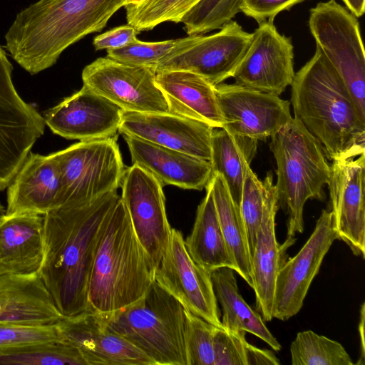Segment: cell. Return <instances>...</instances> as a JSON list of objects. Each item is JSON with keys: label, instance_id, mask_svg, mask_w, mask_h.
Listing matches in <instances>:
<instances>
[{"label": "cell", "instance_id": "obj_34", "mask_svg": "<svg viewBox=\"0 0 365 365\" xmlns=\"http://www.w3.org/2000/svg\"><path fill=\"white\" fill-rule=\"evenodd\" d=\"M201 0H143L128 4L125 9L128 24L138 31H148L166 22H180L182 17Z\"/></svg>", "mask_w": 365, "mask_h": 365}, {"label": "cell", "instance_id": "obj_3", "mask_svg": "<svg viewBox=\"0 0 365 365\" xmlns=\"http://www.w3.org/2000/svg\"><path fill=\"white\" fill-rule=\"evenodd\" d=\"M290 86L294 118L318 140L327 159L365 153V123L344 82L319 48L294 74Z\"/></svg>", "mask_w": 365, "mask_h": 365}, {"label": "cell", "instance_id": "obj_15", "mask_svg": "<svg viewBox=\"0 0 365 365\" xmlns=\"http://www.w3.org/2000/svg\"><path fill=\"white\" fill-rule=\"evenodd\" d=\"M224 119L222 128L257 140L271 138L292 117L290 102L271 93L236 83L215 86Z\"/></svg>", "mask_w": 365, "mask_h": 365}, {"label": "cell", "instance_id": "obj_42", "mask_svg": "<svg viewBox=\"0 0 365 365\" xmlns=\"http://www.w3.org/2000/svg\"><path fill=\"white\" fill-rule=\"evenodd\" d=\"M348 10L356 17L361 16L365 11V0H342Z\"/></svg>", "mask_w": 365, "mask_h": 365}, {"label": "cell", "instance_id": "obj_29", "mask_svg": "<svg viewBox=\"0 0 365 365\" xmlns=\"http://www.w3.org/2000/svg\"><path fill=\"white\" fill-rule=\"evenodd\" d=\"M208 185L235 272L253 289L251 255L240 206L231 196L221 175L214 173Z\"/></svg>", "mask_w": 365, "mask_h": 365}, {"label": "cell", "instance_id": "obj_14", "mask_svg": "<svg viewBox=\"0 0 365 365\" xmlns=\"http://www.w3.org/2000/svg\"><path fill=\"white\" fill-rule=\"evenodd\" d=\"M258 24L232 78L237 85L279 96L294 77L293 45L277 31L274 20Z\"/></svg>", "mask_w": 365, "mask_h": 365}, {"label": "cell", "instance_id": "obj_9", "mask_svg": "<svg viewBox=\"0 0 365 365\" xmlns=\"http://www.w3.org/2000/svg\"><path fill=\"white\" fill-rule=\"evenodd\" d=\"M12 71L0 46V192L8 187L46 125L43 117L19 96Z\"/></svg>", "mask_w": 365, "mask_h": 365}, {"label": "cell", "instance_id": "obj_2", "mask_svg": "<svg viewBox=\"0 0 365 365\" xmlns=\"http://www.w3.org/2000/svg\"><path fill=\"white\" fill-rule=\"evenodd\" d=\"M125 0H38L20 11L4 48L31 75L51 66L70 46L100 32Z\"/></svg>", "mask_w": 365, "mask_h": 365}, {"label": "cell", "instance_id": "obj_20", "mask_svg": "<svg viewBox=\"0 0 365 365\" xmlns=\"http://www.w3.org/2000/svg\"><path fill=\"white\" fill-rule=\"evenodd\" d=\"M214 129L205 123L169 112L123 110L118 133L210 161Z\"/></svg>", "mask_w": 365, "mask_h": 365}, {"label": "cell", "instance_id": "obj_28", "mask_svg": "<svg viewBox=\"0 0 365 365\" xmlns=\"http://www.w3.org/2000/svg\"><path fill=\"white\" fill-rule=\"evenodd\" d=\"M205 189L206 195L198 205L192 230L185 240L186 249L192 260L210 272L225 267L235 270L209 185Z\"/></svg>", "mask_w": 365, "mask_h": 365}, {"label": "cell", "instance_id": "obj_35", "mask_svg": "<svg viewBox=\"0 0 365 365\" xmlns=\"http://www.w3.org/2000/svg\"><path fill=\"white\" fill-rule=\"evenodd\" d=\"M274 187L272 172L267 173L264 178L260 180L253 172L251 166L247 168L243 184L240 209L246 227L251 256L262 220L266 201Z\"/></svg>", "mask_w": 365, "mask_h": 365}, {"label": "cell", "instance_id": "obj_40", "mask_svg": "<svg viewBox=\"0 0 365 365\" xmlns=\"http://www.w3.org/2000/svg\"><path fill=\"white\" fill-rule=\"evenodd\" d=\"M305 0H241L240 11L258 23L274 20L280 12Z\"/></svg>", "mask_w": 365, "mask_h": 365}, {"label": "cell", "instance_id": "obj_8", "mask_svg": "<svg viewBox=\"0 0 365 365\" xmlns=\"http://www.w3.org/2000/svg\"><path fill=\"white\" fill-rule=\"evenodd\" d=\"M53 153L62 180L59 208L90 202L120 187L126 168L117 135L80 141Z\"/></svg>", "mask_w": 365, "mask_h": 365}, {"label": "cell", "instance_id": "obj_45", "mask_svg": "<svg viewBox=\"0 0 365 365\" xmlns=\"http://www.w3.org/2000/svg\"><path fill=\"white\" fill-rule=\"evenodd\" d=\"M6 210L4 206L0 203V219L5 215Z\"/></svg>", "mask_w": 365, "mask_h": 365}, {"label": "cell", "instance_id": "obj_38", "mask_svg": "<svg viewBox=\"0 0 365 365\" xmlns=\"http://www.w3.org/2000/svg\"><path fill=\"white\" fill-rule=\"evenodd\" d=\"M61 341L56 323L24 325L0 323V350L13 346Z\"/></svg>", "mask_w": 365, "mask_h": 365}, {"label": "cell", "instance_id": "obj_6", "mask_svg": "<svg viewBox=\"0 0 365 365\" xmlns=\"http://www.w3.org/2000/svg\"><path fill=\"white\" fill-rule=\"evenodd\" d=\"M98 314L110 330L143 352L155 365H187L185 308L155 281L136 302Z\"/></svg>", "mask_w": 365, "mask_h": 365}, {"label": "cell", "instance_id": "obj_37", "mask_svg": "<svg viewBox=\"0 0 365 365\" xmlns=\"http://www.w3.org/2000/svg\"><path fill=\"white\" fill-rule=\"evenodd\" d=\"M185 311L187 365H214L213 332L215 327L185 309Z\"/></svg>", "mask_w": 365, "mask_h": 365}, {"label": "cell", "instance_id": "obj_5", "mask_svg": "<svg viewBox=\"0 0 365 365\" xmlns=\"http://www.w3.org/2000/svg\"><path fill=\"white\" fill-rule=\"evenodd\" d=\"M269 148L277 163L278 206L287 215V237L304 232V207L308 200L324 201L330 164L321 143L292 118L272 137Z\"/></svg>", "mask_w": 365, "mask_h": 365}, {"label": "cell", "instance_id": "obj_25", "mask_svg": "<svg viewBox=\"0 0 365 365\" xmlns=\"http://www.w3.org/2000/svg\"><path fill=\"white\" fill-rule=\"evenodd\" d=\"M43 255V215L5 213L0 219L1 274L37 273Z\"/></svg>", "mask_w": 365, "mask_h": 365}, {"label": "cell", "instance_id": "obj_4", "mask_svg": "<svg viewBox=\"0 0 365 365\" xmlns=\"http://www.w3.org/2000/svg\"><path fill=\"white\" fill-rule=\"evenodd\" d=\"M154 281L155 269L120 198L97 242L88 280L90 311L108 314L123 309L141 298Z\"/></svg>", "mask_w": 365, "mask_h": 365}, {"label": "cell", "instance_id": "obj_31", "mask_svg": "<svg viewBox=\"0 0 365 365\" xmlns=\"http://www.w3.org/2000/svg\"><path fill=\"white\" fill-rule=\"evenodd\" d=\"M0 364L87 365L76 348L63 341L24 344L1 349Z\"/></svg>", "mask_w": 365, "mask_h": 365}, {"label": "cell", "instance_id": "obj_18", "mask_svg": "<svg viewBox=\"0 0 365 365\" xmlns=\"http://www.w3.org/2000/svg\"><path fill=\"white\" fill-rule=\"evenodd\" d=\"M123 110L85 86L43 114L51 130L69 140H91L115 136Z\"/></svg>", "mask_w": 365, "mask_h": 365}, {"label": "cell", "instance_id": "obj_16", "mask_svg": "<svg viewBox=\"0 0 365 365\" xmlns=\"http://www.w3.org/2000/svg\"><path fill=\"white\" fill-rule=\"evenodd\" d=\"M252 36V34L231 20L214 34L200 35L192 46L161 62L155 71H190L215 86L232 77Z\"/></svg>", "mask_w": 365, "mask_h": 365}, {"label": "cell", "instance_id": "obj_13", "mask_svg": "<svg viewBox=\"0 0 365 365\" xmlns=\"http://www.w3.org/2000/svg\"><path fill=\"white\" fill-rule=\"evenodd\" d=\"M335 240L338 237L332 212L323 210L307 242L297 255L287 259L277 273L272 318L286 321L300 311L312 282Z\"/></svg>", "mask_w": 365, "mask_h": 365}, {"label": "cell", "instance_id": "obj_26", "mask_svg": "<svg viewBox=\"0 0 365 365\" xmlns=\"http://www.w3.org/2000/svg\"><path fill=\"white\" fill-rule=\"evenodd\" d=\"M155 82L168 106L169 113L222 128L224 119L215 86L205 78L186 71L156 73Z\"/></svg>", "mask_w": 365, "mask_h": 365}, {"label": "cell", "instance_id": "obj_12", "mask_svg": "<svg viewBox=\"0 0 365 365\" xmlns=\"http://www.w3.org/2000/svg\"><path fill=\"white\" fill-rule=\"evenodd\" d=\"M163 187L151 173L136 164L126 168L120 184L121 200L155 271L172 229L166 215Z\"/></svg>", "mask_w": 365, "mask_h": 365}, {"label": "cell", "instance_id": "obj_46", "mask_svg": "<svg viewBox=\"0 0 365 365\" xmlns=\"http://www.w3.org/2000/svg\"><path fill=\"white\" fill-rule=\"evenodd\" d=\"M0 274H1V271H0Z\"/></svg>", "mask_w": 365, "mask_h": 365}, {"label": "cell", "instance_id": "obj_7", "mask_svg": "<svg viewBox=\"0 0 365 365\" xmlns=\"http://www.w3.org/2000/svg\"><path fill=\"white\" fill-rule=\"evenodd\" d=\"M308 24L316 48L340 76L365 123V54L357 17L329 0L310 9Z\"/></svg>", "mask_w": 365, "mask_h": 365}, {"label": "cell", "instance_id": "obj_24", "mask_svg": "<svg viewBox=\"0 0 365 365\" xmlns=\"http://www.w3.org/2000/svg\"><path fill=\"white\" fill-rule=\"evenodd\" d=\"M63 317L38 272L0 274V323L48 325Z\"/></svg>", "mask_w": 365, "mask_h": 365}, {"label": "cell", "instance_id": "obj_17", "mask_svg": "<svg viewBox=\"0 0 365 365\" xmlns=\"http://www.w3.org/2000/svg\"><path fill=\"white\" fill-rule=\"evenodd\" d=\"M364 174L365 153L335 160L330 165L327 184L338 240L362 258L365 256Z\"/></svg>", "mask_w": 365, "mask_h": 365}, {"label": "cell", "instance_id": "obj_30", "mask_svg": "<svg viewBox=\"0 0 365 365\" xmlns=\"http://www.w3.org/2000/svg\"><path fill=\"white\" fill-rule=\"evenodd\" d=\"M258 140L214 129L210 163L214 173L222 176L234 200L240 206L247 169L257 154Z\"/></svg>", "mask_w": 365, "mask_h": 365}, {"label": "cell", "instance_id": "obj_23", "mask_svg": "<svg viewBox=\"0 0 365 365\" xmlns=\"http://www.w3.org/2000/svg\"><path fill=\"white\" fill-rule=\"evenodd\" d=\"M278 206L276 186L266 201L262 220L259 227L251 256L253 290L258 313L264 322L272 318V303L275 281L280 268L288 259L287 250L296 240L279 244L275 232V217Z\"/></svg>", "mask_w": 365, "mask_h": 365}, {"label": "cell", "instance_id": "obj_27", "mask_svg": "<svg viewBox=\"0 0 365 365\" xmlns=\"http://www.w3.org/2000/svg\"><path fill=\"white\" fill-rule=\"evenodd\" d=\"M234 272L225 267L210 272L215 294L222 309L223 329L233 333L252 334L274 351H279L280 344L267 327L261 315L240 294Z\"/></svg>", "mask_w": 365, "mask_h": 365}, {"label": "cell", "instance_id": "obj_1", "mask_svg": "<svg viewBox=\"0 0 365 365\" xmlns=\"http://www.w3.org/2000/svg\"><path fill=\"white\" fill-rule=\"evenodd\" d=\"M117 190L43 215L44 255L38 274L63 317L90 311L88 289L103 223L120 200Z\"/></svg>", "mask_w": 365, "mask_h": 365}, {"label": "cell", "instance_id": "obj_21", "mask_svg": "<svg viewBox=\"0 0 365 365\" xmlns=\"http://www.w3.org/2000/svg\"><path fill=\"white\" fill-rule=\"evenodd\" d=\"M61 174L54 153L30 152L8 186L6 214L44 215L60 207Z\"/></svg>", "mask_w": 365, "mask_h": 365}, {"label": "cell", "instance_id": "obj_10", "mask_svg": "<svg viewBox=\"0 0 365 365\" xmlns=\"http://www.w3.org/2000/svg\"><path fill=\"white\" fill-rule=\"evenodd\" d=\"M155 281L185 309L223 328L210 272L192 260L178 230L171 229L168 246L155 271Z\"/></svg>", "mask_w": 365, "mask_h": 365}, {"label": "cell", "instance_id": "obj_39", "mask_svg": "<svg viewBox=\"0 0 365 365\" xmlns=\"http://www.w3.org/2000/svg\"><path fill=\"white\" fill-rule=\"evenodd\" d=\"M245 332L233 333L215 327L213 332L214 365H248L251 344Z\"/></svg>", "mask_w": 365, "mask_h": 365}, {"label": "cell", "instance_id": "obj_41", "mask_svg": "<svg viewBox=\"0 0 365 365\" xmlns=\"http://www.w3.org/2000/svg\"><path fill=\"white\" fill-rule=\"evenodd\" d=\"M139 33L129 24L120 26L96 36L93 44L96 51L120 48L135 40Z\"/></svg>", "mask_w": 365, "mask_h": 365}, {"label": "cell", "instance_id": "obj_36", "mask_svg": "<svg viewBox=\"0 0 365 365\" xmlns=\"http://www.w3.org/2000/svg\"><path fill=\"white\" fill-rule=\"evenodd\" d=\"M241 0H201L181 19L188 36L220 29L240 12Z\"/></svg>", "mask_w": 365, "mask_h": 365}, {"label": "cell", "instance_id": "obj_32", "mask_svg": "<svg viewBox=\"0 0 365 365\" xmlns=\"http://www.w3.org/2000/svg\"><path fill=\"white\" fill-rule=\"evenodd\" d=\"M292 365H354L344 346L312 330L297 333L290 345Z\"/></svg>", "mask_w": 365, "mask_h": 365}, {"label": "cell", "instance_id": "obj_11", "mask_svg": "<svg viewBox=\"0 0 365 365\" xmlns=\"http://www.w3.org/2000/svg\"><path fill=\"white\" fill-rule=\"evenodd\" d=\"M150 68L101 57L82 71L83 86L107 98L123 111L168 113L166 100Z\"/></svg>", "mask_w": 365, "mask_h": 365}, {"label": "cell", "instance_id": "obj_22", "mask_svg": "<svg viewBox=\"0 0 365 365\" xmlns=\"http://www.w3.org/2000/svg\"><path fill=\"white\" fill-rule=\"evenodd\" d=\"M133 164H136L164 185L202 190L213 175L210 161L161 146L145 140L122 135Z\"/></svg>", "mask_w": 365, "mask_h": 365}, {"label": "cell", "instance_id": "obj_44", "mask_svg": "<svg viewBox=\"0 0 365 365\" xmlns=\"http://www.w3.org/2000/svg\"><path fill=\"white\" fill-rule=\"evenodd\" d=\"M142 1H143V0H125V3H124V6L128 5V4H136L141 2Z\"/></svg>", "mask_w": 365, "mask_h": 365}, {"label": "cell", "instance_id": "obj_33", "mask_svg": "<svg viewBox=\"0 0 365 365\" xmlns=\"http://www.w3.org/2000/svg\"><path fill=\"white\" fill-rule=\"evenodd\" d=\"M199 36L192 35L158 42H144L136 38L124 47L106 50L107 57L121 63L155 71L161 62L192 46Z\"/></svg>", "mask_w": 365, "mask_h": 365}, {"label": "cell", "instance_id": "obj_43", "mask_svg": "<svg viewBox=\"0 0 365 365\" xmlns=\"http://www.w3.org/2000/svg\"><path fill=\"white\" fill-rule=\"evenodd\" d=\"M359 332L361 339V357L354 364H364V303L362 304L360 311V320L359 324Z\"/></svg>", "mask_w": 365, "mask_h": 365}, {"label": "cell", "instance_id": "obj_19", "mask_svg": "<svg viewBox=\"0 0 365 365\" xmlns=\"http://www.w3.org/2000/svg\"><path fill=\"white\" fill-rule=\"evenodd\" d=\"M61 341L76 348L87 365H155L143 352L87 311L56 322Z\"/></svg>", "mask_w": 365, "mask_h": 365}]
</instances>
